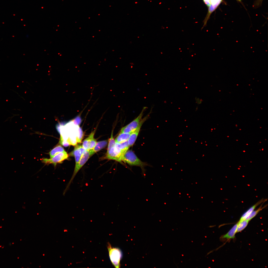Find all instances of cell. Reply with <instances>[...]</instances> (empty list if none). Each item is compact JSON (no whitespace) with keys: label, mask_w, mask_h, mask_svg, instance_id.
Wrapping results in <instances>:
<instances>
[{"label":"cell","mask_w":268,"mask_h":268,"mask_svg":"<svg viewBox=\"0 0 268 268\" xmlns=\"http://www.w3.org/2000/svg\"><path fill=\"white\" fill-rule=\"evenodd\" d=\"M123 162L131 166L140 167L143 171L144 167L147 164L141 161L131 150H128L123 156Z\"/></svg>","instance_id":"obj_1"},{"label":"cell","mask_w":268,"mask_h":268,"mask_svg":"<svg viewBox=\"0 0 268 268\" xmlns=\"http://www.w3.org/2000/svg\"><path fill=\"white\" fill-rule=\"evenodd\" d=\"M107 246L109 258L112 264L115 268H119L122 256L121 250L118 248L112 247L109 243Z\"/></svg>","instance_id":"obj_2"},{"label":"cell","mask_w":268,"mask_h":268,"mask_svg":"<svg viewBox=\"0 0 268 268\" xmlns=\"http://www.w3.org/2000/svg\"><path fill=\"white\" fill-rule=\"evenodd\" d=\"M91 156L90 150L89 149L86 150L83 154L78 164L76 167H75L71 177L64 191V194H65L69 189L71 183L77 173Z\"/></svg>","instance_id":"obj_3"},{"label":"cell","mask_w":268,"mask_h":268,"mask_svg":"<svg viewBox=\"0 0 268 268\" xmlns=\"http://www.w3.org/2000/svg\"><path fill=\"white\" fill-rule=\"evenodd\" d=\"M147 107H143L138 116L128 124L122 128L120 133H131L138 127L142 121L144 112Z\"/></svg>","instance_id":"obj_4"},{"label":"cell","mask_w":268,"mask_h":268,"mask_svg":"<svg viewBox=\"0 0 268 268\" xmlns=\"http://www.w3.org/2000/svg\"><path fill=\"white\" fill-rule=\"evenodd\" d=\"M125 153L115 145L114 147L107 151L106 158L114 160L122 163Z\"/></svg>","instance_id":"obj_5"},{"label":"cell","mask_w":268,"mask_h":268,"mask_svg":"<svg viewBox=\"0 0 268 268\" xmlns=\"http://www.w3.org/2000/svg\"><path fill=\"white\" fill-rule=\"evenodd\" d=\"M68 157L67 153L65 151L57 154L50 159H42L41 161L42 163L45 164H52L55 167L57 164L61 163L64 160L67 159Z\"/></svg>","instance_id":"obj_6"},{"label":"cell","mask_w":268,"mask_h":268,"mask_svg":"<svg viewBox=\"0 0 268 268\" xmlns=\"http://www.w3.org/2000/svg\"><path fill=\"white\" fill-rule=\"evenodd\" d=\"M150 111L147 115L142 118V121L136 129L131 133L130 136L127 141L130 147L132 146L134 144L138 136L142 125L149 117L150 114L151 113L152 109H151Z\"/></svg>","instance_id":"obj_7"},{"label":"cell","mask_w":268,"mask_h":268,"mask_svg":"<svg viewBox=\"0 0 268 268\" xmlns=\"http://www.w3.org/2000/svg\"><path fill=\"white\" fill-rule=\"evenodd\" d=\"M208 8V12L205 18L208 20L211 13L217 7L222 0H203Z\"/></svg>","instance_id":"obj_8"},{"label":"cell","mask_w":268,"mask_h":268,"mask_svg":"<svg viewBox=\"0 0 268 268\" xmlns=\"http://www.w3.org/2000/svg\"><path fill=\"white\" fill-rule=\"evenodd\" d=\"M86 150L82 146L78 145L75 147L73 151L71 153V155L74 156L75 158V167L77 166L82 154Z\"/></svg>","instance_id":"obj_9"},{"label":"cell","mask_w":268,"mask_h":268,"mask_svg":"<svg viewBox=\"0 0 268 268\" xmlns=\"http://www.w3.org/2000/svg\"><path fill=\"white\" fill-rule=\"evenodd\" d=\"M237 226V223L226 234L222 235L221 237V240L222 241H224L234 238L235 234L236 233Z\"/></svg>","instance_id":"obj_10"},{"label":"cell","mask_w":268,"mask_h":268,"mask_svg":"<svg viewBox=\"0 0 268 268\" xmlns=\"http://www.w3.org/2000/svg\"><path fill=\"white\" fill-rule=\"evenodd\" d=\"M266 200V199H262L258 201L255 204L251 207L243 214L241 217L239 221H241L245 220L246 218L255 210L256 207L262 203L265 202Z\"/></svg>","instance_id":"obj_11"},{"label":"cell","mask_w":268,"mask_h":268,"mask_svg":"<svg viewBox=\"0 0 268 268\" xmlns=\"http://www.w3.org/2000/svg\"><path fill=\"white\" fill-rule=\"evenodd\" d=\"M108 143L107 140L97 142L94 148L92 149L89 150L91 155L105 147Z\"/></svg>","instance_id":"obj_12"},{"label":"cell","mask_w":268,"mask_h":268,"mask_svg":"<svg viewBox=\"0 0 268 268\" xmlns=\"http://www.w3.org/2000/svg\"><path fill=\"white\" fill-rule=\"evenodd\" d=\"M131 133H120L115 139L116 143L123 142L128 140Z\"/></svg>","instance_id":"obj_13"},{"label":"cell","mask_w":268,"mask_h":268,"mask_svg":"<svg viewBox=\"0 0 268 268\" xmlns=\"http://www.w3.org/2000/svg\"><path fill=\"white\" fill-rule=\"evenodd\" d=\"M95 131L96 130L95 129L92 132L89 136L83 141L82 146L85 150L89 149L90 142L91 140L94 138Z\"/></svg>","instance_id":"obj_14"},{"label":"cell","mask_w":268,"mask_h":268,"mask_svg":"<svg viewBox=\"0 0 268 268\" xmlns=\"http://www.w3.org/2000/svg\"><path fill=\"white\" fill-rule=\"evenodd\" d=\"M65 151L64 148L60 145H57L49 152L50 158H51L57 154Z\"/></svg>","instance_id":"obj_15"},{"label":"cell","mask_w":268,"mask_h":268,"mask_svg":"<svg viewBox=\"0 0 268 268\" xmlns=\"http://www.w3.org/2000/svg\"><path fill=\"white\" fill-rule=\"evenodd\" d=\"M265 202H263L261 204L260 206L258 208L255 210H254L246 218L245 220L249 221L251 219L254 217L258 213L263 209L265 208L267 206L266 205L264 206H263V204Z\"/></svg>","instance_id":"obj_16"},{"label":"cell","mask_w":268,"mask_h":268,"mask_svg":"<svg viewBox=\"0 0 268 268\" xmlns=\"http://www.w3.org/2000/svg\"><path fill=\"white\" fill-rule=\"evenodd\" d=\"M249 222L248 221L246 220L239 221L237 223L236 233L240 232L243 230L247 226Z\"/></svg>","instance_id":"obj_17"},{"label":"cell","mask_w":268,"mask_h":268,"mask_svg":"<svg viewBox=\"0 0 268 268\" xmlns=\"http://www.w3.org/2000/svg\"><path fill=\"white\" fill-rule=\"evenodd\" d=\"M115 145L125 153L128 150L130 147L127 141L120 143H116Z\"/></svg>","instance_id":"obj_18"},{"label":"cell","mask_w":268,"mask_h":268,"mask_svg":"<svg viewBox=\"0 0 268 268\" xmlns=\"http://www.w3.org/2000/svg\"><path fill=\"white\" fill-rule=\"evenodd\" d=\"M113 130L111 132V137L109 141L107 149V151H109L110 149L114 147L115 145L116 142L113 137Z\"/></svg>","instance_id":"obj_19"},{"label":"cell","mask_w":268,"mask_h":268,"mask_svg":"<svg viewBox=\"0 0 268 268\" xmlns=\"http://www.w3.org/2000/svg\"><path fill=\"white\" fill-rule=\"evenodd\" d=\"M79 135L76 138V142L77 143H81L83 139V131L81 128L79 127Z\"/></svg>","instance_id":"obj_20"},{"label":"cell","mask_w":268,"mask_h":268,"mask_svg":"<svg viewBox=\"0 0 268 268\" xmlns=\"http://www.w3.org/2000/svg\"><path fill=\"white\" fill-rule=\"evenodd\" d=\"M97 141L94 138L91 140L89 146V149H93L95 146Z\"/></svg>","instance_id":"obj_21"},{"label":"cell","mask_w":268,"mask_h":268,"mask_svg":"<svg viewBox=\"0 0 268 268\" xmlns=\"http://www.w3.org/2000/svg\"><path fill=\"white\" fill-rule=\"evenodd\" d=\"M243 152H245V151L244 150V151H243Z\"/></svg>","instance_id":"obj_22"},{"label":"cell","mask_w":268,"mask_h":268,"mask_svg":"<svg viewBox=\"0 0 268 268\" xmlns=\"http://www.w3.org/2000/svg\"><path fill=\"white\" fill-rule=\"evenodd\" d=\"M263 150H264V149H263V148L262 149V151Z\"/></svg>","instance_id":"obj_23"},{"label":"cell","mask_w":268,"mask_h":268,"mask_svg":"<svg viewBox=\"0 0 268 268\" xmlns=\"http://www.w3.org/2000/svg\"><path fill=\"white\" fill-rule=\"evenodd\" d=\"M246 145H248V144H246Z\"/></svg>","instance_id":"obj_24"},{"label":"cell","mask_w":268,"mask_h":268,"mask_svg":"<svg viewBox=\"0 0 268 268\" xmlns=\"http://www.w3.org/2000/svg\"><path fill=\"white\" fill-rule=\"evenodd\" d=\"M227 137H229V136H227Z\"/></svg>","instance_id":"obj_25"},{"label":"cell","mask_w":268,"mask_h":268,"mask_svg":"<svg viewBox=\"0 0 268 268\" xmlns=\"http://www.w3.org/2000/svg\"><path fill=\"white\" fill-rule=\"evenodd\" d=\"M236 140L237 141H238V140Z\"/></svg>","instance_id":"obj_26"},{"label":"cell","mask_w":268,"mask_h":268,"mask_svg":"<svg viewBox=\"0 0 268 268\" xmlns=\"http://www.w3.org/2000/svg\"><path fill=\"white\" fill-rule=\"evenodd\" d=\"M239 130H241V129H239Z\"/></svg>","instance_id":"obj_27"},{"label":"cell","mask_w":268,"mask_h":268,"mask_svg":"<svg viewBox=\"0 0 268 268\" xmlns=\"http://www.w3.org/2000/svg\"><path fill=\"white\" fill-rule=\"evenodd\" d=\"M260 143H261V142H260Z\"/></svg>","instance_id":"obj_28"},{"label":"cell","mask_w":268,"mask_h":268,"mask_svg":"<svg viewBox=\"0 0 268 268\" xmlns=\"http://www.w3.org/2000/svg\"><path fill=\"white\" fill-rule=\"evenodd\" d=\"M260 0V1H261V0Z\"/></svg>","instance_id":"obj_29"}]
</instances>
